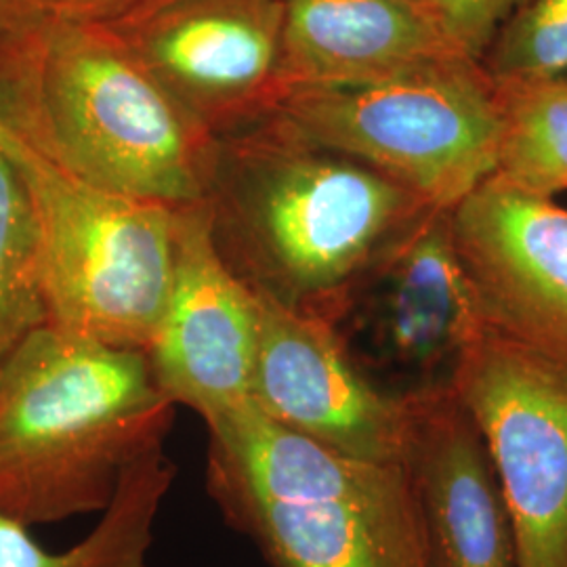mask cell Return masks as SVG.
<instances>
[{"label":"cell","mask_w":567,"mask_h":567,"mask_svg":"<svg viewBox=\"0 0 567 567\" xmlns=\"http://www.w3.org/2000/svg\"><path fill=\"white\" fill-rule=\"evenodd\" d=\"M526 0H425V11L466 60H484L503 23Z\"/></svg>","instance_id":"cell-19"},{"label":"cell","mask_w":567,"mask_h":567,"mask_svg":"<svg viewBox=\"0 0 567 567\" xmlns=\"http://www.w3.org/2000/svg\"><path fill=\"white\" fill-rule=\"evenodd\" d=\"M410 2H414V4H419L421 9H425V0H410Z\"/></svg>","instance_id":"cell-21"},{"label":"cell","mask_w":567,"mask_h":567,"mask_svg":"<svg viewBox=\"0 0 567 567\" xmlns=\"http://www.w3.org/2000/svg\"><path fill=\"white\" fill-rule=\"evenodd\" d=\"M454 60L466 58L410 0H284L282 89L372 84Z\"/></svg>","instance_id":"cell-14"},{"label":"cell","mask_w":567,"mask_h":567,"mask_svg":"<svg viewBox=\"0 0 567 567\" xmlns=\"http://www.w3.org/2000/svg\"><path fill=\"white\" fill-rule=\"evenodd\" d=\"M142 0H0V21L76 20L107 23Z\"/></svg>","instance_id":"cell-20"},{"label":"cell","mask_w":567,"mask_h":567,"mask_svg":"<svg viewBox=\"0 0 567 567\" xmlns=\"http://www.w3.org/2000/svg\"><path fill=\"white\" fill-rule=\"evenodd\" d=\"M482 320L567 362V208L487 177L450 208Z\"/></svg>","instance_id":"cell-11"},{"label":"cell","mask_w":567,"mask_h":567,"mask_svg":"<svg viewBox=\"0 0 567 567\" xmlns=\"http://www.w3.org/2000/svg\"><path fill=\"white\" fill-rule=\"evenodd\" d=\"M30 204L47 324L145 351L163 316L177 252V206L103 189L0 126Z\"/></svg>","instance_id":"cell-4"},{"label":"cell","mask_w":567,"mask_h":567,"mask_svg":"<svg viewBox=\"0 0 567 567\" xmlns=\"http://www.w3.org/2000/svg\"><path fill=\"white\" fill-rule=\"evenodd\" d=\"M489 81H567V0H526L482 60Z\"/></svg>","instance_id":"cell-18"},{"label":"cell","mask_w":567,"mask_h":567,"mask_svg":"<svg viewBox=\"0 0 567 567\" xmlns=\"http://www.w3.org/2000/svg\"><path fill=\"white\" fill-rule=\"evenodd\" d=\"M225 517L261 548L271 567H429L404 466L358 492L278 501L227 492Z\"/></svg>","instance_id":"cell-13"},{"label":"cell","mask_w":567,"mask_h":567,"mask_svg":"<svg viewBox=\"0 0 567 567\" xmlns=\"http://www.w3.org/2000/svg\"><path fill=\"white\" fill-rule=\"evenodd\" d=\"M349 328L374 364L408 377V393L447 385L484 324L452 238L450 210L429 208L320 313ZM355 353V351H353Z\"/></svg>","instance_id":"cell-8"},{"label":"cell","mask_w":567,"mask_h":567,"mask_svg":"<svg viewBox=\"0 0 567 567\" xmlns=\"http://www.w3.org/2000/svg\"><path fill=\"white\" fill-rule=\"evenodd\" d=\"M450 386L480 429L517 567H567V362L482 324Z\"/></svg>","instance_id":"cell-6"},{"label":"cell","mask_w":567,"mask_h":567,"mask_svg":"<svg viewBox=\"0 0 567 567\" xmlns=\"http://www.w3.org/2000/svg\"><path fill=\"white\" fill-rule=\"evenodd\" d=\"M501 140L492 177L553 198L567 189V81L494 84Z\"/></svg>","instance_id":"cell-16"},{"label":"cell","mask_w":567,"mask_h":567,"mask_svg":"<svg viewBox=\"0 0 567 567\" xmlns=\"http://www.w3.org/2000/svg\"><path fill=\"white\" fill-rule=\"evenodd\" d=\"M2 28H4V25H2V21H0V30H2Z\"/></svg>","instance_id":"cell-22"},{"label":"cell","mask_w":567,"mask_h":567,"mask_svg":"<svg viewBox=\"0 0 567 567\" xmlns=\"http://www.w3.org/2000/svg\"><path fill=\"white\" fill-rule=\"evenodd\" d=\"M44 324L34 221L20 177L0 145V368Z\"/></svg>","instance_id":"cell-17"},{"label":"cell","mask_w":567,"mask_h":567,"mask_svg":"<svg viewBox=\"0 0 567 567\" xmlns=\"http://www.w3.org/2000/svg\"><path fill=\"white\" fill-rule=\"evenodd\" d=\"M103 25L213 137L282 93L284 0H142Z\"/></svg>","instance_id":"cell-7"},{"label":"cell","mask_w":567,"mask_h":567,"mask_svg":"<svg viewBox=\"0 0 567 567\" xmlns=\"http://www.w3.org/2000/svg\"><path fill=\"white\" fill-rule=\"evenodd\" d=\"M175 404L145 351L37 328L0 368V515L42 526L110 507L164 447Z\"/></svg>","instance_id":"cell-3"},{"label":"cell","mask_w":567,"mask_h":567,"mask_svg":"<svg viewBox=\"0 0 567 567\" xmlns=\"http://www.w3.org/2000/svg\"><path fill=\"white\" fill-rule=\"evenodd\" d=\"M402 398V466L429 567H517L513 527L484 437L450 383Z\"/></svg>","instance_id":"cell-12"},{"label":"cell","mask_w":567,"mask_h":567,"mask_svg":"<svg viewBox=\"0 0 567 567\" xmlns=\"http://www.w3.org/2000/svg\"><path fill=\"white\" fill-rule=\"evenodd\" d=\"M255 295L261 309L255 404L276 423L344 456L402 465L404 398L365 374L324 316Z\"/></svg>","instance_id":"cell-10"},{"label":"cell","mask_w":567,"mask_h":567,"mask_svg":"<svg viewBox=\"0 0 567 567\" xmlns=\"http://www.w3.org/2000/svg\"><path fill=\"white\" fill-rule=\"evenodd\" d=\"M267 118L379 171L431 208H454L496 171L501 105L480 61L355 86H288Z\"/></svg>","instance_id":"cell-5"},{"label":"cell","mask_w":567,"mask_h":567,"mask_svg":"<svg viewBox=\"0 0 567 567\" xmlns=\"http://www.w3.org/2000/svg\"><path fill=\"white\" fill-rule=\"evenodd\" d=\"M261 309L217 250L203 203L177 208V252L145 355L166 398L204 423L252 402Z\"/></svg>","instance_id":"cell-9"},{"label":"cell","mask_w":567,"mask_h":567,"mask_svg":"<svg viewBox=\"0 0 567 567\" xmlns=\"http://www.w3.org/2000/svg\"><path fill=\"white\" fill-rule=\"evenodd\" d=\"M175 480L164 447L131 466L95 527L65 550L41 547L30 527L0 515V567H150L154 527Z\"/></svg>","instance_id":"cell-15"},{"label":"cell","mask_w":567,"mask_h":567,"mask_svg":"<svg viewBox=\"0 0 567 567\" xmlns=\"http://www.w3.org/2000/svg\"><path fill=\"white\" fill-rule=\"evenodd\" d=\"M203 204L217 250L248 288L316 313L431 208L271 118L215 140Z\"/></svg>","instance_id":"cell-2"},{"label":"cell","mask_w":567,"mask_h":567,"mask_svg":"<svg viewBox=\"0 0 567 567\" xmlns=\"http://www.w3.org/2000/svg\"><path fill=\"white\" fill-rule=\"evenodd\" d=\"M0 126L103 189L177 208L206 196L217 137L103 23L4 25Z\"/></svg>","instance_id":"cell-1"}]
</instances>
